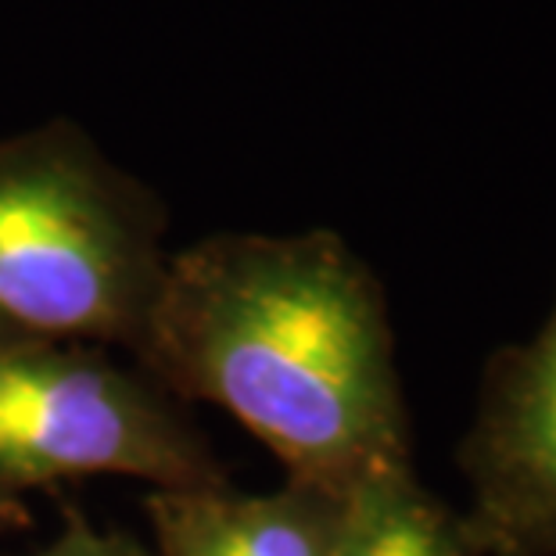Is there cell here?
<instances>
[{
  "label": "cell",
  "mask_w": 556,
  "mask_h": 556,
  "mask_svg": "<svg viewBox=\"0 0 556 556\" xmlns=\"http://www.w3.org/2000/svg\"><path fill=\"white\" fill-rule=\"evenodd\" d=\"M134 363L184 406L227 409L288 478L349 495L413 464L384 288L334 230L173 252Z\"/></svg>",
  "instance_id": "obj_1"
},
{
  "label": "cell",
  "mask_w": 556,
  "mask_h": 556,
  "mask_svg": "<svg viewBox=\"0 0 556 556\" xmlns=\"http://www.w3.org/2000/svg\"><path fill=\"white\" fill-rule=\"evenodd\" d=\"M169 208L73 119L0 137V341L140 349Z\"/></svg>",
  "instance_id": "obj_2"
},
{
  "label": "cell",
  "mask_w": 556,
  "mask_h": 556,
  "mask_svg": "<svg viewBox=\"0 0 556 556\" xmlns=\"http://www.w3.org/2000/svg\"><path fill=\"white\" fill-rule=\"evenodd\" d=\"M137 478L148 489H208L230 475L205 434L140 366L98 345L0 341V489L79 478Z\"/></svg>",
  "instance_id": "obj_3"
},
{
  "label": "cell",
  "mask_w": 556,
  "mask_h": 556,
  "mask_svg": "<svg viewBox=\"0 0 556 556\" xmlns=\"http://www.w3.org/2000/svg\"><path fill=\"white\" fill-rule=\"evenodd\" d=\"M478 556H556V305L535 334L500 349L459 445Z\"/></svg>",
  "instance_id": "obj_4"
},
{
  "label": "cell",
  "mask_w": 556,
  "mask_h": 556,
  "mask_svg": "<svg viewBox=\"0 0 556 556\" xmlns=\"http://www.w3.org/2000/svg\"><path fill=\"white\" fill-rule=\"evenodd\" d=\"M345 495L283 478L274 492L148 489L144 514L155 556H330Z\"/></svg>",
  "instance_id": "obj_5"
},
{
  "label": "cell",
  "mask_w": 556,
  "mask_h": 556,
  "mask_svg": "<svg viewBox=\"0 0 556 556\" xmlns=\"http://www.w3.org/2000/svg\"><path fill=\"white\" fill-rule=\"evenodd\" d=\"M330 556H478L464 520L424 489L409 467L363 478L345 495Z\"/></svg>",
  "instance_id": "obj_6"
},
{
  "label": "cell",
  "mask_w": 556,
  "mask_h": 556,
  "mask_svg": "<svg viewBox=\"0 0 556 556\" xmlns=\"http://www.w3.org/2000/svg\"><path fill=\"white\" fill-rule=\"evenodd\" d=\"M29 556H155V553L144 549L134 535H126L119 528H98L90 517L68 510L62 535Z\"/></svg>",
  "instance_id": "obj_7"
},
{
  "label": "cell",
  "mask_w": 556,
  "mask_h": 556,
  "mask_svg": "<svg viewBox=\"0 0 556 556\" xmlns=\"http://www.w3.org/2000/svg\"><path fill=\"white\" fill-rule=\"evenodd\" d=\"M33 525V514L22 495H11L8 489H0V535H11V531H22Z\"/></svg>",
  "instance_id": "obj_8"
}]
</instances>
